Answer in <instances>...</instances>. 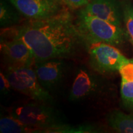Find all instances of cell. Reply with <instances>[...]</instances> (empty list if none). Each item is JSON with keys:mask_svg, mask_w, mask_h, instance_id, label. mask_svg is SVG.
Returning a JSON list of instances; mask_svg holds the SVG:
<instances>
[{"mask_svg": "<svg viewBox=\"0 0 133 133\" xmlns=\"http://www.w3.org/2000/svg\"><path fill=\"white\" fill-rule=\"evenodd\" d=\"M47 104L38 101L28 103L15 108L11 115L34 129L35 132H48L65 123L57 111Z\"/></svg>", "mask_w": 133, "mask_h": 133, "instance_id": "3957f363", "label": "cell"}, {"mask_svg": "<svg viewBox=\"0 0 133 133\" xmlns=\"http://www.w3.org/2000/svg\"><path fill=\"white\" fill-rule=\"evenodd\" d=\"M18 12L30 19H45L67 11L63 0H9Z\"/></svg>", "mask_w": 133, "mask_h": 133, "instance_id": "52a82bcc", "label": "cell"}, {"mask_svg": "<svg viewBox=\"0 0 133 133\" xmlns=\"http://www.w3.org/2000/svg\"><path fill=\"white\" fill-rule=\"evenodd\" d=\"M82 11L87 14L121 26L123 9L118 0H91Z\"/></svg>", "mask_w": 133, "mask_h": 133, "instance_id": "9c48e42d", "label": "cell"}, {"mask_svg": "<svg viewBox=\"0 0 133 133\" xmlns=\"http://www.w3.org/2000/svg\"><path fill=\"white\" fill-rule=\"evenodd\" d=\"M101 132L96 126L91 124H83L79 126H70L66 124H62L59 127L49 129L48 132L57 133H88Z\"/></svg>", "mask_w": 133, "mask_h": 133, "instance_id": "5bb4252c", "label": "cell"}, {"mask_svg": "<svg viewBox=\"0 0 133 133\" xmlns=\"http://www.w3.org/2000/svg\"><path fill=\"white\" fill-rule=\"evenodd\" d=\"M91 66L98 72L105 74L118 70L128 59L114 45L104 43L88 45Z\"/></svg>", "mask_w": 133, "mask_h": 133, "instance_id": "8992f818", "label": "cell"}, {"mask_svg": "<svg viewBox=\"0 0 133 133\" xmlns=\"http://www.w3.org/2000/svg\"><path fill=\"white\" fill-rule=\"evenodd\" d=\"M121 96L124 107L133 111V82L121 80Z\"/></svg>", "mask_w": 133, "mask_h": 133, "instance_id": "2e32d148", "label": "cell"}, {"mask_svg": "<svg viewBox=\"0 0 133 133\" xmlns=\"http://www.w3.org/2000/svg\"><path fill=\"white\" fill-rule=\"evenodd\" d=\"M11 30L30 48L35 62L71 56L83 41L68 11L48 19H30Z\"/></svg>", "mask_w": 133, "mask_h": 133, "instance_id": "6da1fadb", "label": "cell"}, {"mask_svg": "<svg viewBox=\"0 0 133 133\" xmlns=\"http://www.w3.org/2000/svg\"><path fill=\"white\" fill-rule=\"evenodd\" d=\"M0 132L1 133L35 132V129L26 126L11 115L3 117L0 119Z\"/></svg>", "mask_w": 133, "mask_h": 133, "instance_id": "7c38bea8", "label": "cell"}, {"mask_svg": "<svg viewBox=\"0 0 133 133\" xmlns=\"http://www.w3.org/2000/svg\"><path fill=\"white\" fill-rule=\"evenodd\" d=\"M118 71L121 76V80L133 82V59H128L120 66Z\"/></svg>", "mask_w": 133, "mask_h": 133, "instance_id": "e0dca14e", "label": "cell"}, {"mask_svg": "<svg viewBox=\"0 0 133 133\" xmlns=\"http://www.w3.org/2000/svg\"><path fill=\"white\" fill-rule=\"evenodd\" d=\"M1 35V52L7 67H31L35 59L31 50L24 41L8 30Z\"/></svg>", "mask_w": 133, "mask_h": 133, "instance_id": "5b68a950", "label": "cell"}, {"mask_svg": "<svg viewBox=\"0 0 133 133\" xmlns=\"http://www.w3.org/2000/svg\"><path fill=\"white\" fill-rule=\"evenodd\" d=\"M33 66L41 86L47 91L61 82L66 70L65 63L61 58L38 61Z\"/></svg>", "mask_w": 133, "mask_h": 133, "instance_id": "ba28073f", "label": "cell"}, {"mask_svg": "<svg viewBox=\"0 0 133 133\" xmlns=\"http://www.w3.org/2000/svg\"><path fill=\"white\" fill-rule=\"evenodd\" d=\"M0 84H1V92L3 94H7L11 88L9 80L4 74H0Z\"/></svg>", "mask_w": 133, "mask_h": 133, "instance_id": "d6986e66", "label": "cell"}, {"mask_svg": "<svg viewBox=\"0 0 133 133\" xmlns=\"http://www.w3.org/2000/svg\"><path fill=\"white\" fill-rule=\"evenodd\" d=\"M63 1L65 3L67 7L71 9H76L86 6L91 0H63Z\"/></svg>", "mask_w": 133, "mask_h": 133, "instance_id": "ac0fdd59", "label": "cell"}, {"mask_svg": "<svg viewBox=\"0 0 133 133\" xmlns=\"http://www.w3.org/2000/svg\"><path fill=\"white\" fill-rule=\"evenodd\" d=\"M123 18L125 23L127 34L133 44V6L129 2L122 4Z\"/></svg>", "mask_w": 133, "mask_h": 133, "instance_id": "9a60e30c", "label": "cell"}, {"mask_svg": "<svg viewBox=\"0 0 133 133\" xmlns=\"http://www.w3.org/2000/svg\"><path fill=\"white\" fill-rule=\"evenodd\" d=\"M19 17L17 13L9 4L1 0L0 5V24L1 27L12 25L18 22Z\"/></svg>", "mask_w": 133, "mask_h": 133, "instance_id": "4fadbf2b", "label": "cell"}, {"mask_svg": "<svg viewBox=\"0 0 133 133\" xmlns=\"http://www.w3.org/2000/svg\"><path fill=\"white\" fill-rule=\"evenodd\" d=\"M76 27L83 42L88 45L97 43L119 45L126 37V33L120 26L87 14L83 11Z\"/></svg>", "mask_w": 133, "mask_h": 133, "instance_id": "7a4b0ae2", "label": "cell"}, {"mask_svg": "<svg viewBox=\"0 0 133 133\" xmlns=\"http://www.w3.org/2000/svg\"><path fill=\"white\" fill-rule=\"evenodd\" d=\"M107 119L109 125L118 132L133 133V115L114 110L108 114Z\"/></svg>", "mask_w": 133, "mask_h": 133, "instance_id": "8fae6325", "label": "cell"}, {"mask_svg": "<svg viewBox=\"0 0 133 133\" xmlns=\"http://www.w3.org/2000/svg\"><path fill=\"white\" fill-rule=\"evenodd\" d=\"M4 74L15 90L35 101L52 104V96L41 86L35 71L31 67H7Z\"/></svg>", "mask_w": 133, "mask_h": 133, "instance_id": "277c9868", "label": "cell"}, {"mask_svg": "<svg viewBox=\"0 0 133 133\" xmlns=\"http://www.w3.org/2000/svg\"><path fill=\"white\" fill-rule=\"evenodd\" d=\"M101 80L87 69H80L75 78L70 94L71 101L86 99L95 95L101 89Z\"/></svg>", "mask_w": 133, "mask_h": 133, "instance_id": "30bf717a", "label": "cell"}]
</instances>
